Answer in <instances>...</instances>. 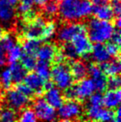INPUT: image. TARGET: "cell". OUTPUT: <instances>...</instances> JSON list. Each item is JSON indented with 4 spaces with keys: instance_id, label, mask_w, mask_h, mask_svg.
Instances as JSON below:
<instances>
[{
    "instance_id": "obj_6",
    "label": "cell",
    "mask_w": 121,
    "mask_h": 122,
    "mask_svg": "<svg viewBox=\"0 0 121 122\" xmlns=\"http://www.w3.org/2000/svg\"><path fill=\"white\" fill-rule=\"evenodd\" d=\"M45 25V20L38 16L32 21L24 23L23 30H22L23 37H25V39L42 41Z\"/></svg>"
},
{
    "instance_id": "obj_9",
    "label": "cell",
    "mask_w": 121,
    "mask_h": 122,
    "mask_svg": "<svg viewBox=\"0 0 121 122\" xmlns=\"http://www.w3.org/2000/svg\"><path fill=\"white\" fill-rule=\"evenodd\" d=\"M5 102L8 105V107L14 110L19 111L25 108L30 101V98L17 90L16 88L8 89L5 93Z\"/></svg>"
},
{
    "instance_id": "obj_47",
    "label": "cell",
    "mask_w": 121,
    "mask_h": 122,
    "mask_svg": "<svg viewBox=\"0 0 121 122\" xmlns=\"http://www.w3.org/2000/svg\"><path fill=\"white\" fill-rule=\"evenodd\" d=\"M83 122H94V121H92L90 120V121H83Z\"/></svg>"
},
{
    "instance_id": "obj_35",
    "label": "cell",
    "mask_w": 121,
    "mask_h": 122,
    "mask_svg": "<svg viewBox=\"0 0 121 122\" xmlns=\"http://www.w3.org/2000/svg\"><path fill=\"white\" fill-rule=\"evenodd\" d=\"M61 51L62 52L63 56L65 58H68L70 60H75L77 56L76 51H75L73 46L71 45V42H66L63 45L62 48L61 49Z\"/></svg>"
},
{
    "instance_id": "obj_37",
    "label": "cell",
    "mask_w": 121,
    "mask_h": 122,
    "mask_svg": "<svg viewBox=\"0 0 121 122\" xmlns=\"http://www.w3.org/2000/svg\"><path fill=\"white\" fill-rule=\"evenodd\" d=\"M121 80L120 76H109L107 78V88L111 90H116L120 88Z\"/></svg>"
},
{
    "instance_id": "obj_20",
    "label": "cell",
    "mask_w": 121,
    "mask_h": 122,
    "mask_svg": "<svg viewBox=\"0 0 121 122\" xmlns=\"http://www.w3.org/2000/svg\"><path fill=\"white\" fill-rule=\"evenodd\" d=\"M87 66L88 65H86L82 61H79V60L74 61L71 63L69 68L74 81H81L86 78V76L88 75Z\"/></svg>"
},
{
    "instance_id": "obj_19",
    "label": "cell",
    "mask_w": 121,
    "mask_h": 122,
    "mask_svg": "<svg viewBox=\"0 0 121 122\" xmlns=\"http://www.w3.org/2000/svg\"><path fill=\"white\" fill-rule=\"evenodd\" d=\"M92 13L95 18L102 21H112L115 18V13L110 4L94 6Z\"/></svg>"
},
{
    "instance_id": "obj_13",
    "label": "cell",
    "mask_w": 121,
    "mask_h": 122,
    "mask_svg": "<svg viewBox=\"0 0 121 122\" xmlns=\"http://www.w3.org/2000/svg\"><path fill=\"white\" fill-rule=\"evenodd\" d=\"M88 75L94 82L95 91L97 92H103L107 88V77L103 72L100 66L97 64H90L87 66Z\"/></svg>"
},
{
    "instance_id": "obj_28",
    "label": "cell",
    "mask_w": 121,
    "mask_h": 122,
    "mask_svg": "<svg viewBox=\"0 0 121 122\" xmlns=\"http://www.w3.org/2000/svg\"><path fill=\"white\" fill-rule=\"evenodd\" d=\"M18 122H38V119L32 108L25 107L18 116Z\"/></svg>"
},
{
    "instance_id": "obj_31",
    "label": "cell",
    "mask_w": 121,
    "mask_h": 122,
    "mask_svg": "<svg viewBox=\"0 0 121 122\" xmlns=\"http://www.w3.org/2000/svg\"><path fill=\"white\" fill-rule=\"evenodd\" d=\"M93 4L90 0H81L80 3V15L81 18H85L89 17L93 12Z\"/></svg>"
},
{
    "instance_id": "obj_11",
    "label": "cell",
    "mask_w": 121,
    "mask_h": 122,
    "mask_svg": "<svg viewBox=\"0 0 121 122\" xmlns=\"http://www.w3.org/2000/svg\"><path fill=\"white\" fill-rule=\"evenodd\" d=\"M86 116L92 121L110 122L115 118V112L112 110L104 108L102 106H87Z\"/></svg>"
},
{
    "instance_id": "obj_45",
    "label": "cell",
    "mask_w": 121,
    "mask_h": 122,
    "mask_svg": "<svg viewBox=\"0 0 121 122\" xmlns=\"http://www.w3.org/2000/svg\"><path fill=\"white\" fill-rule=\"evenodd\" d=\"M7 1L9 3H11L12 5H13V6H16L18 3V0H7Z\"/></svg>"
},
{
    "instance_id": "obj_27",
    "label": "cell",
    "mask_w": 121,
    "mask_h": 122,
    "mask_svg": "<svg viewBox=\"0 0 121 122\" xmlns=\"http://www.w3.org/2000/svg\"><path fill=\"white\" fill-rule=\"evenodd\" d=\"M0 122H18V116L16 111L9 107H1Z\"/></svg>"
},
{
    "instance_id": "obj_33",
    "label": "cell",
    "mask_w": 121,
    "mask_h": 122,
    "mask_svg": "<svg viewBox=\"0 0 121 122\" xmlns=\"http://www.w3.org/2000/svg\"><path fill=\"white\" fill-rule=\"evenodd\" d=\"M57 32V25L56 23L53 21L46 22L45 28L43 32V37H42V41H47L51 39Z\"/></svg>"
},
{
    "instance_id": "obj_22",
    "label": "cell",
    "mask_w": 121,
    "mask_h": 122,
    "mask_svg": "<svg viewBox=\"0 0 121 122\" xmlns=\"http://www.w3.org/2000/svg\"><path fill=\"white\" fill-rule=\"evenodd\" d=\"M9 70L11 72L13 82H15L16 84L23 82L26 75L28 74V71L19 62L11 63Z\"/></svg>"
},
{
    "instance_id": "obj_12",
    "label": "cell",
    "mask_w": 121,
    "mask_h": 122,
    "mask_svg": "<svg viewBox=\"0 0 121 122\" xmlns=\"http://www.w3.org/2000/svg\"><path fill=\"white\" fill-rule=\"evenodd\" d=\"M17 11L15 6L7 0H0V24L3 27H11L14 25Z\"/></svg>"
},
{
    "instance_id": "obj_44",
    "label": "cell",
    "mask_w": 121,
    "mask_h": 122,
    "mask_svg": "<svg viewBox=\"0 0 121 122\" xmlns=\"http://www.w3.org/2000/svg\"><path fill=\"white\" fill-rule=\"evenodd\" d=\"M5 34V30H4V27H3L1 24H0V39L3 37V36Z\"/></svg>"
},
{
    "instance_id": "obj_43",
    "label": "cell",
    "mask_w": 121,
    "mask_h": 122,
    "mask_svg": "<svg viewBox=\"0 0 121 122\" xmlns=\"http://www.w3.org/2000/svg\"><path fill=\"white\" fill-rule=\"evenodd\" d=\"M51 0H34V3L37 4V6H40V7H42L47 3L48 2H50Z\"/></svg>"
},
{
    "instance_id": "obj_41",
    "label": "cell",
    "mask_w": 121,
    "mask_h": 122,
    "mask_svg": "<svg viewBox=\"0 0 121 122\" xmlns=\"http://www.w3.org/2000/svg\"><path fill=\"white\" fill-rule=\"evenodd\" d=\"M112 42L114 43L117 44V45H120V42H121V34H120V29H116L114 31L113 34L111 36V38L110 40Z\"/></svg>"
},
{
    "instance_id": "obj_14",
    "label": "cell",
    "mask_w": 121,
    "mask_h": 122,
    "mask_svg": "<svg viewBox=\"0 0 121 122\" xmlns=\"http://www.w3.org/2000/svg\"><path fill=\"white\" fill-rule=\"evenodd\" d=\"M23 83H25L32 90L34 95H42L45 92V82L41 76H39L36 72H31L26 75Z\"/></svg>"
},
{
    "instance_id": "obj_42",
    "label": "cell",
    "mask_w": 121,
    "mask_h": 122,
    "mask_svg": "<svg viewBox=\"0 0 121 122\" xmlns=\"http://www.w3.org/2000/svg\"><path fill=\"white\" fill-rule=\"evenodd\" d=\"M6 63H7L6 51H5V50L0 46V67L3 66Z\"/></svg>"
},
{
    "instance_id": "obj_36",
    "label": "cell",
    "mask_w": 121,
    "mask_h": 122,
    "mask_svg": "<svg viewBox=\"0 0 121 122\" xmlns=\"http://www.w3.org/2000/svg\"><path fill=\"white\" fill-rule=\"evenodd\" d=\"M105 47H106V50L109 54H110V57H114V58L119 57V56H120V45H117V44L112 42L111 41H109L105 44Z\"/></svg>"
},
{
    "instance_id": "obj_32",
    "label": "cell",
    "mask_w": 121,
    "mask_h": 122,
    "mask_svg": "<svg viewBox=\"0 0 121 122\" xmlns=\"http://www.w3.org/2000/svg\"><path fill=\"white\" fill-rule=\"evenodd\" d=\"M34 5V0H18L17 13H19L21 16L24 15L32 9V6Z\"/></svg>"
},
{
    "instance_id": "obj_29",
    "label": "cell",
    "mask_w": 121,
    "mask_h": 122,
    "mask_svg": "<svg viewBox=\"0 0 121 122\" xmlns=\"http://www.w3.org/2000/svg\"><path fill=\"white\" fill-rule=\"evenodd\" d=\"M13 84L11 72L9 68H6L0 71V86L4 90H8L11 88Z\"/></svg>"
},
{
    "instance_id": "obj_48",
    "label": "cell",
    "mask_w": 121,
    "mask_h": 122,
    "mask_svg": "<svg viewBox=\"0 0 121 122\" xmlns=\"http://www.w3.org/2000/svg\"><path fill=\"white\" fill-rule=\"evenodd\" d=\"M110 122H111V121H110Z\"/></svg>"
},
{
    "instance_id": "obj_46",
    "label": "cell",
    "mask_w": 121,
    "mask_h": 122,
    "mask_svg": "<svg viewBox=\"0 0 121 122\" xmlns=\"http://www.w3.org/2000/svg\"><path fill=\"white\" fill-rule=\"evenodd\" d=\"M58 122H75L73 120H66V119H61L60 121Z\"/></svg>"
},
{
    "instance_id": "obj_16",
    "label": "cell",
    "mask_w": 121,
    "mask_h": 122,
    "mask_svg": "<svg viewBox=\"0 0 121 122\" xmlns=\"http://www.w3.org/2000/svg\"><path fill=\"white\" fill-rule=\"evenodd\" d=\"M121 101V92L120 88L116 90L109 89L102 96V105L105 108L110 110H115L120 107Z\"/></svg>"
},
{
    "instance_id": "obj_17",
    "label": "cell",
    "mask_w": 121,
    "mask_h": 122,
    "mask_svg": "<svg viewBox=\"0 0 121 122\" xmlns=\"http://www.w3.org/2000/svg\"><path fill=\"white\" fill-rule=\"evenodd\" d=\"M43 99L55 109H58L64 102V96L61 93V90L56 86L45 91Z\"/></svg>"
},
{
    "instance_id": "obj_25",
    "label": "cell",
    "mask_w": 121,
    "mask_h": 122,
    "mask_svg": "<svg viewBox=\"0 0 121 122\" xmlns=\"http://www.w3.org/2000/svg\"><path fill=\"white\" fill-rule=\"evenodd\" d=\"M23 51L20 44L16 43L13 47H12L9 50L6 51L7 61L10 64L13 62H18L21 58Z\"/></svg>"
},
{
    "instance_id": "obj_24",
    "label": "cell",
    "mask_w": 121,
    "mask_h": 122,
    "mask_svg": "<svg viewBox=\"0 0 121 122\" xmlns=\"http://www.w3.org/2000/svg\"><path fill=\"white\" fill-rule=\"evenodd\" d=\"M40 41L34 40V39H25L21 44L23 53L35 55V56L37 54V51L40 47Z\"/></svg>"
},
{
    "instance_id": "obj_10",
    "label": "cell",
    "mask_w": 121,
    "mask_h": 122,
    "mask_svg": "<svg viewBox=\"0 0 121 122\" xmlns=\"http://www.w3.org/2000/svg\"><path fill=\"white\" fill-rule=\"evenodd\" d=\"M76 51L77 56H86L91 54L92 42L87 35V32H82L76 34L70 42Z\"/></svg>"
},
{
    "instance_id": "obj_23",
    "label": "cell",
    "mask_w": 121,
    "mask_h": 122,
    "mask_svg": "<svg viewBox=\"0 0 121 122\" xmlns=\"http://www.w3.org/2000/svg\"><path fill=\"white\" fill-rule=\"evenodd\" d=\"M51 66L50 63L46 61H38L35 66L36 73L41 76L44 81H50L51 79Z\"/></svg>"
},
{
    "instance_id": "obj_5",
    "label": "cell",
    "mask_w": 121,
    "mask_h": 122,
    "mask_svg": "<svg viewBox=\"0 0 121 122\" xmlns=\"http://www.w3.org/2000/svg\"><path fill=\"white\" fill-rule=\"evenodd\" d=\"M32 110L37 119L42 122H54L57 118V110L51 106L43 98H37L34 101Z\"/></svg>"
},
{
    "instance_id": "obj_21",
    "label": "cell",
    "mask_w": 121,
    "mask_h": 122,
    "mask_svg": "<svg viewBox=\"0 0 121 122\" xmlns=\"http://www.w3.org/2000/svg\"><path fill=\"white\" fill-rule=\"evenodd\" d=\"M100 65H101L100 68H101V70L106 76H114L120 75L121 65L119 57L114 58V59L110 60V61Z\"/></svg>"
},
{
    "instance_id": "obj_38",
    "label": "cell",
    "mask_w": 121,
    "mask_h": 122,
    "mask_svg": "<svg viewBox=\"0 0 121 122\" xmlns=\"http://www.w3.org/2000/svg\"><path fill=\"white\" fill-rule=\"evenodd\" d=\"M89 106H102V95L100 92H94L89 98Z\"/></svg>"
},
{
    "instance_id": "obj_1",
    "label": "cell",
    "mask_w": 121,
    "mask_h": 122,
    "mask_svg": "<svg viewBox=\"0 0 121 122\" xmlns=\"http://www.w3.org/2000/svg\"><path fill=\"white\" fill-rule=\"evenodd\" d=\"M86 27V32L91 42L105 43L111 38L115 25L110 21H102L94 18L89 20Z\"/></svg>"
},
{
    "instance_id": "obj_2",
    "label": "cell",
    "mask_w": 121,
    "mask_h": 122,
    "mask_svg": "<svg viewBox=\"0 0 121 122\" xmlns=\"http://www.w3.org/2000/svg\"><path fill=\"white\" fill-rule=\"evenodd\" d=\"M95 92L94 82L91 78H84L78 81L76 85L65 90L64 97L67 100H76L82 101L88 99Z\"/></svg>"
},
{
    "instance_id": "obj_18",
    "label": "cell",
    "mask_w": 121,
    "mask_h": 122,
    "mask_svg": "<svg viewBox=\"0 0 121 122\" xmlns=\"http://www.w3.org/2000/svg\"><path fill=\"white\" fill-rule=\"evenodd\" d=\"M91 57L97 64H103L110 60V56L108 53L104 43H95L92 47Z\"/></svg>"
},
{
    "instance_id": "obj_34",
    "label": "cell",
    "mask_w": 121,
    "mask_h": 122,
    "mask_svg": "<svg viewBox=\"0 0 121 122\" xmlns=\"http://www.w3.org/2000/svg\"><path fill=\"white\" fill-rule=\"evenodd\" d=\"M17 43L16 39L11 34L5 33L1 39H0V46L5 50V51H7L8 50H9L12 47L15 45Z\"/></svg>"
},
{
    "instance_id": "obj_3",
    "label": "cell",
    "mask_w": 121,
    "mask_h": 122,
    "mask_svg": "<svg viewBox=\"0 0 121 122\" xmlns=\"http://www.w3.org/2000/svg\"><path fill=\"white\" fill-rule=\"evenodd\" d=\"M52 82L60 90H66L73 85L74 79L70 71L69 66L64 62L56 63L51 69Z\"/></svg>"
},
{
    "instance_id": "obj_40",
    "label": "cell",
    "mask_w": 121,
    "mask_h": 122,
    "mask_svg": "<svg viewBox=\"0 0 121 122\" xmlns=\"http://www.w3.org/2000/svg\"><path fill=\"white\" fill-rule=\"evenodd\" d=\"M110 7L115 13V18L120 17V12H121V5H120V0H110Z\"/></svg>"
},
{
    "instance_id": "obj_8",
    "label": "cell",
    "mask_w": 121,
    "mask_h": 122,
    "mask_svg": "<svg viewBox=\"0 0 121 122\" xmlns=\"http://www.w3.org/2000/svg\"><path fill=\"white\" fill-rule=\"evenodd\" d=\"M82 32H86V27L81 23H66L62 25L57 31V39L59 42L66 43L70 42L71 39L76 35Z\"/></svg>"
},
{
    "instance_id": "obj_15",
    "label": "cell",
    "mask_w": 121,
    "mask_h": 122,
    "mask_svg": "<svg viewBox=\"0 0 121 122\" xmlns=\"http://www.w3.org/2000/svg\"><path fill=\"white\" fill-rule=\"evenodd\" d=\"M59 49L52 42H45L40 46L37 51L36 56L39 61H46V62H52L55 60V57L58 52Z\"/></svg>"
},
{
    "instance_id": "obj_4",
    "label": "cell",
    "mask_w": 121,
    "mask_h": 122,
    "mask_svg": "<svg viewBox=\"0 0 121 122\" xmlns=\"http://www.w3.org/2000/svg\"><path fill=\"white\" fill-rule=\"evenodd\" d=\"M81 0H60L58 3V14L66 23L81 20L80 15Z\"/></svg>"
},
{
    "instance_id": "obj_39",
    "label": "cell",
    "mask_w": 121,
    "mask_h": 122,
    "mask_svg": "<svg viewBox=\"0 0 121 122\" xmlns=\"http://www.w3.org/2000/svg\"><path fill=\"white\" fill-rule=\"evenodd\" d=\"M16 89L19 91L21 93H23V95L27 96V97H28L29 98H31L32 96L34 95L33 92H32V90H31V89L26 85V84L23 83V82H21V83L17 84Z\"/></svg>"
},
{
    "instance_id": "obj_26",
    "label": "cell",
    "mask_w": 121,
    "mask_h": 122,
    "mask_svg": "<svg viewBox=\"0 0 121 122\" xmlns=\"http://www.w3.org/2000/svg\"><path fill=\"white\" fill-rule=\"evenodd\" d=\"M19 61L20 63L22 64V66L28 71H31L35 69V66L37 62V56L35 55L27 54V53H23Z\"/></svg>"
},
{
    "instance_id": "obj_30",
    "label": "cell",
    "mask_w": 121,
    "mask_h": 122,
    "mask_svg": "<svg viewBox=\"0 0 121 122\" xmlns=\"http://www.w3.org/2000/svg\"><path fill=\"white\" fill-rule=\"evenodd\" d=\"M43 14L47 18H52L58 14V3L56 0H51L42 6Z\"/></svg>"
},
{
    "instance_id": "obj_7",
    "label": "cell",
    "mask_w": 121,
    "mask_h": 122,
    "mask_svg": "<svg viewBox=\"0 0 121 122\" xmlns=\"http://www.w3.org/2000/svg\"><path fill=\"white\" fill-rule=\"evenodd\" d=\"M57 112V116H59L61 119L75 120L81 116L83 108L78 101L68 100L66 102H63Z\"/></svg>"
}]
</instances>
